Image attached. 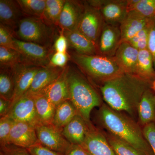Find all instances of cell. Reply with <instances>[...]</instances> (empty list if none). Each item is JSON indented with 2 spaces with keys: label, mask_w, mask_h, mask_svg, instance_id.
<instances>
[{
  "label": "cell",
  "mask_w": 155,
  "mask_h": 155,
  "mask_svg": "<svg viewBox=\"0 0 155 155\" xmlns=\"http://www.w3.org/2000/svg\"><path fill=\"white\" fill-rule=\"evenodd\" d=\"M152 82L134 74L124 73L100 86L107 105L119 112L127 113L134 119L143 94Z\"/></svg>",
  "instance_id": "6da1fadb"
},
{
  "label": "cell",
  "mask_w": 155,
  "mask_h": 155,
  "mask_svg": "<svg viewBox=\"0 0 155 155\" xmlns=\"http://www.w3.org/2000/svg\"><path fill=\"white\" fill-rule=\"evenodd\" d=\"M99 122L107 132L127 142L146 155H154L145 138L142 128L135 119L103 104L98 111Z\"/></svg>",
  "instance_id": "7a4b0ae2"
},
{
  "label": "cell",
  "mask_w": 155,
  "mask_h": 155,
  "mask_svg": "<svg viewBox=\"0 0 155 155\" xmlns=\"http://www.w3.org/2000/svg\"><path fill=\"white\" fill-rule=\"evenodd\" d=\"M70 101L78 115L90 122L92 110L103 104L97 92L80 72L69 67L68 74Z\"/></svg>",
  "instance_id": "3957f363"
},
{
  "label": "cell",
  "mask_w": 155,
  "mask_h": 155,
  "mask_svg": "<svg viewBox=\"0 0 155 155\" xmlns=\"http://www.w3.org/2000/svg\"><path fill=\"white\" fill-rule=\"evenodd\" d=\"M70 57L84 74L100 86L124 73L114 57L86 55L75 52Z\"/></svg>",
  "instance_id": "277c9868"
},
{
  "label": "cell",
  "mask_w": 155,
  "mask_h": 155,
  "mask_svg": "<svg viewBox=\"0 0 155 155\" xmlns=\"http://www.w3.org/2000/svg\"><path fill=\"white\" fill-rule=\"evenodd\" d=\"M17 29V34L20 40L51 47L54 38V28L40 18H22Z\"/></svg>",
  "instance_id": "5b68a950"
},
{
  "label": "cell",
  "mask_w": 155,
  "mask_h": 155,
  "mask_svg": "<svg viewBox=\"0 0 155 155\" xmlns=\"http://www.w3.org/2000/svg\"><path fill=\"white\" fill-rule=\"evenodd\" d=\"M15 49L21 54L23 63L44 67L50 64L51 52L50 48L33 43L14 39Z\"/></svg>",
  "instance_id": "8992f818"
},
{
  "label": "cell",
  "mask_w": 155,
  "mask_h": 155,
  "mask_svg": "<svg viewBox=\"0 0 155 155\" xmlns=\"http://www.w3.org/2000/svg\"><path fill=\"white\" fill-rule=\"evenodd\" d=\"M87 3L98 9L105 22L111 25H120L128 12L127 0H97Z\"/></svg>",
  "instance_id": "52a82bcc"
},
{
  "label": "cell",
  "mask_w": 155,
  "mask_h": 155,
  "mask_svg": "<svg viewBox=\"0 0 155 155\" xmlns=\"http://www.w3.org/2000/svg\"><path fill=\"white\" fill-rule=\"evenodd\" d=\"M7 116L14 121L25 122L35 127L40 124L33 95L26 92L11 105Z\"/></svg>",
  "instance_id": "ba28073f"
},
{
  "label": "cell",
  "mask_w": 155,
  "mask_h": 155,
  "mask_svg": "<svg viewBox=\"0 0 155 155\" xmlns=\"http://www.w3.org/2000/svg\"><path fill=\"white\" fill-rule=\"evenodd\" d=\"M105 23L99 10L86 2L77 29L97 46Z\"/></svg>",
  "instance_id": "9c48e42d"
},
{
  "label": "cell",
  "mask_w": 155,
  "mask_h": 155,
  "mask_svg": "<svg viewBox=\"0 0 155 155\" xmlns=\"http://www.w3.org/2000/svg\"><path fill=\"white\" fill-rule=\"evenodd\" d=\"M35 130L39 143L50 149L65 155L71 146L62 130L52 125L40 124Z\"/></svg>",
  "instance_id": "30bf717a"
},
{
  "label": "cell",
  "mask_w": 155,
  "mask_h": 155,
  "mask_svg": "<svg viewBox=\"0 0 155 155\" xmlns=\"http://www.w3.org/2000/svg\"><path fill=\"white\" fill-rule=\"evenodd\" d=\"M41 68L23 62L11 67L15 83V94L12 104L28 91L34 78Z\"/></svg>",
  "instance_id": "8fae6325"
},
{
  "label": "cell",
  "mask_w": 155,
  "mask_h": 155,
  "mask_svg": "<svg viewBox=\"0 0 155 155\" xmlns=\"http://www.w3.org/2000/svg\"><path fill=\"white\" fill-rule=\"evenodd\" d=\"M81 145L91 155H116L108 142L105 132L97 128L91 122Z\"/></svg>",
  "instance_id": "7c38bea8"
},
{
  "label": "cell",
  "mask_w": 155,
  "mask_h": 155,
  "mask_svg": "<svg viewBox=\"0 0 155 155\" xmlns=\"http://www.w3.org/2000/svg\"><path fill=\"white\" fill-rule=\"evenodd\" d=\"M121 43L119 25L105 23L97 44L98 55L114 57Z\"/></svg>",
  "instance_id": "4fadbf2b"
},
{
  "label": "cell",
  "mask_w": 155,
  "mask_h": 155,
  "mask_svg": "<svg viewBox=\"0 0 155 155\" xmlns=\"http://www.w3.org/2000/svg\"><path fill=\"white\" fill-rule=\"evenodd\" d=\"M38 143L39 142L34 126L25 122L14 121L9 144L28 149Z\"/></svg>",
  "instance_id": "5bb4252c"
},
{
  "label": "cell",
  "mask_w": 155,
  "mask_h": 155,
  "mask_svg": "<svg viewBox=\"0 0 155 155\" xmlns=\"http://www.w3.org/2000/svg\"><path fill=\"white\" fill-rule=\"evenodd\" d=\"M68 69L69 67H65L63 72L55 81L38 93L47 97L56 107L65 101L70 100L67 77Z\"/></svg>",
  "instance_id": "9a60e30c"
},
{
  "label": "cell",
  "mask_w": 155,
  "mask_h": 155,
  "mask_svg": "<svg viewBox=\"0 0 155 155\" xmlns=\"http://www.w3.org/2000/svg\"><path fill=\"white\" fill-rule=\"evenodd\" d=\"M84 10V4L78 1H66L59 19L58 26L63 31L77 29Z\"/></svg>",
  "instance_id": "2e32d148"
},
{
  "label": "cell",
  "mask_w": 155,
  "mask_h": 155,
  "mask_svg": "<svg viewBox=\"0 0 155 155\" xmlns=\"http://www.w3.org/2000/svg\"><path fill=\"white\" fill-rule=\"evenodd\" d=\"M150 19L135 11H129L125 19L119 25L121 43L128 42L142 30Z\"/></svg>",
  "instance_id": "e0dca14e"
},
{
  "label": "cell",
  "mask_w": 155,
  "mask_h": 155,
  "mask_svg": "<svg viewBox=\"0 0 155 155\" xmlns=\"http://www.w3.org/2000/svg\"><path fill=\"white\" fill-rule=\"evenodd\" d=\"M65 67H54L51 64L41 67L34 78L27 92L31 94L38 93L55 81L63 72Z\"/></svg>",
  "instance_id": "ac0fdd59"
},
{
  "label": "cell",
  "mask_w": 155,
  "mask_h": 155,
  "mask_svg": "<svg viewBox=\"0 0 155 155\" xmlns=\"http://www.w3.org/2000/svg\"><path fill=\"white\" fill-rule=\"evenodd\" d=\"M17 1H0V21L12 31L17 28L19 22L22 19L23 14Z\"/></svg>",
  "instance_id": "d6986e66"
},
{
  "label": "cell",
  "mask_w": 155,
  "mask_h": 155,
  "mask_svg": "<svg viewBox=\"0 0 155 155\" xmlns=\"http://www.w3.org/2000/svg\"><path fill=\"white\" fill-rule=\"evenodd\" d=\"M139 51L127 42L119 45L115 54V58L124 73L135 75Z\"/></svg>",
  "instance_id": "ffe728a7"
},
{
  "label": "cell",
  "mask_w": 155,
  "mask_h": 155,
  "mask_svg": "<svg viewBox=\"0 0 155 155\" xmlns=\"http://www.w3.org/2000/svg\"><path fill=\"white\" fill-rule=\"evenodd\" d=\"M90 122H87L77 114L62 129V134L71 144L81 145L85 139Z\"/></svg>",
  "instance_id": "44dd1931"
},
{
  "label": "cell",
  "mask_w": 155,
  "mask_h": 155,
  "mask_svg": "<svg viewBox=\"0 0 155 155\" xmlns=\"http://www.w3.org/2000/svg\"><path fill=\"white\" fill-rule=\"evenodd\" d=\"M69 45L75 50V52L86 55L98 54L97 45L78 29L63 31Z\"/></svg>",
  "instance_id": "7402d4cb"
},
{
  "label": "cell",
  "mask_w": 155,
  "mask_h": 155,
  "mask_svg": "<svg viewBox=\"0 0 155 155\" xmlns=\"http://www.w3.org/2000/svg\"><path fill=\"white\" fill-rule=\"evenodd\" d=\"M138 123L143 128L148 124H155V92L151 87L142 97L137 108Z\"/></svg>",
  "instance_id": "603a6c76"
},
{
  "label": "cell",
  "mask_w": 155,
  "mask_h": 155,
  "mask_svg": "<svg viewBox=\"0 0 155 155\" xmlns=\"http://www.w3.org/2000/svg\"><path fill=\"white\" fill-rule=\"evenodd\" d=\"M33 95L38 117L41 124L52 125L56 107L41 93Z\"/></svg>",
  "instance_id": "cb8c5ba5"
},
{
  "label": "cell",
  "mask_w": 155,
  "mask_h": 155,
  "mask_svg": "<svg viewBox=\"0 0 155 155\" xmlns=\"http://www.w3.org/2000/svg\"><path fill=\"white\" fill-rule=\"evenodd\" d=\"M135 75L152 82L155 79L152 56L147 49L139 51Z\"/></svg>",
  "instance_id": "d4e9b609"
},
{
  "label": "cell",
  "mask_w": 155,
  "mask_h": 155,
  "mask_svg": "<svg viewBox=\"0 0 155 155\" xmlns=\"http://www.w3.org/2000/svg\"><path fill=\"white\" fill-rule=\"evenodd\" d=\"M77 114V111L71 101H65L56 107L52 125L62 130Z\"/></svg>",
  "instance_id": "484cf974"
},
{
  "label": "cell",
  "mask_w": 155,
  "mask_h": 155,
  "mask_svg": "<svg viewBox=\"0 0 155 155\" xmlns=\"http://www.w3.org/2000/svg\"><path fill=\"white\" fill-rule=\"evenodd\" d=\"M15 94V83L11 67H1L0 97L12 102Z\"/></svg>",
  "instance_id": "4316f807"
},
{
  "label": "cell",
  "mask_w": 155,
  "mask_h": 155,
  "mask_svg": "<svg viewBox=\"0 0 155 155\" xmlns=\"http://www.w3.org/2000/svg\"><path fill=\"white\" fill-rule=\"evenodd\" d=\"M65 0H47L42 20L48 25H58Z\"/></svg>",
  "instance_id": "83f0119b"
},
{
  "label": "cell",
  "mask_w": 155,
  "mask_h": 155,
  "mask_svg": "<svg viewBox=\"0 0 155 155\" xmlns=\"http://www.w3.org/2000/svg\"><path fill=\"white\" fill-rule=\"evenodd\" d=\"M108 142L116 155H146L116 136L105 132Z\"/></svg>",
  "instance_id": "f1b7e54d"
},
{
  "label": "cell",
  "mask_w": 155,
  "mask_h": 155,
  "mask_svg": "<svg viewBox=\"0 0 155 155\" xmlns=\"http://www.w3.org/2000/svg\"><path fill=\"white\" fill-rule=\"evenodd\" d=\"M23 14L28 17L42 19L45 8V0H18Z\"/></svg>",
  "instance_id": "f546056e"
},
{
  "label": "cell",
  "mask_w": 155,
  "mask_h": 155,
  "mask_svg": "<svg viewBox=\"0 0 155 155\" xmlns=\"http://www.w3.org/2000/svg\"><path fill=\"white\" fill-rule=\"evenodd\" d=\"M128 11H135L148 19H155V0H127Z\"/></svg>",
  "instance_id": "4dcf8cb0"
},
{
  "label": "cell",
  "mask_w": 155,
  "mask_h": 155,
  "mask_svg": "<svg viewBox=\"0 0 155 155\" xmlns=\"http://www.w3.org/2000/svg\"><path fill=\"white\" fill-rule=\"evenodd\" d=\"M22 62L21 54L17 50L0 46L1 67H11Z\"/></svg>",
  "instance_id": "1f68e13d"
},
{
  "label": "cell",
  "mask_w": 155,
  "mask_h": 155,
  "mask_svg": "<svg viewBox=\"0 0 155 155\" xmlns=\"http://www.w3.org/2000/svg\"><path fill=\"white\" fill-rule=\"evenodd\" d=\"M152 19H150L145 26L127 42L138 51L147 49Z\"/></svg>",
  "instance_id": "d6a6232c"
},
{
  "label": "cell",
  "mask_w": 155,
  "mask_h": 155,
  "mask_svg": "<svg viewBox=\"0 0 155 155\" xmlns=\"http://www.w3.org/2000/svg\"><path fill=\"white\" fill-rule=\"evenodd\" d=\"M14 121L8 116L1 117L0 119V144L1 147L9 144L10 134Z\"/></svg>",
  "instance_id": "836d02e7"
},
{
  "label": "cell",
  "mask_w": 155,
  "mask_h": 155,
  "mask_svg": "<svg viewBox=\"0 0 155 155\" xmlns=\"http://www.w3.org/2000/svg\"><path fill=\"white\" fill-rule=\"evenodd\" d=\"M12 31L0 23V46L15 49Z\"/></svg>",
  "instance_id": "e575fe53"
},
{
  "label": "cell",
  "mask_w": 155,
  "mask_h": 155,
  "mask_svg": "<svg viewBox=\"0 0 155 155\" xmlns=\"http://www.w3.org/2000/svg\"><path fill=\"white\" fill-rule=\"evenodd\" d=\"M145 138L148 143L155 155V124H148L142 128Z\"/></svg>",
  "instance_id": "d590c367"
},
{
  "label": "cell",
  "mask_w": 155,
  "mask_h": 155,
  "mask_svg": "<svg viewBox=\"0 0 155 155\" xmlns=\"http://www.w3.org/2000/svg\"><path fill=\"white\" fill-rule=\"evenodd\" d=\"M1 151L4 155H31L27 149L13 144L1 147Z\"/></svg>",
  "instance_id": "8d00e7d4"
},
{
  "label": "cell",
  "mask_w": 155,
  "mask_h": 155,
  "mask_svg": "<svg viewBox=\"0 0 155 155\" xmlns=\"http://www.w3.org/2000/svg\"><path fill=\"white\" fill-rule=\"evenodd\" d=\"M31 155H65L55 151L38 143L27 149Z\"/></svg>",
  "instance_id": "74e56055"
},
{
  "label": "cell",
  "mask_w": 155,
  "mask_h": 155,
  "mask_svg": "<svg viewBox=\"0 0 155 155\" xmlns=\"http://www.w3.org/2000/svg\"><path fill=\"white\" fill-rule=\"evenodd\" d=\"M69 58L67 53L55 52L51 57L50 64L54 67L64 68L66 67Z\"/></svg>",
  "instance_id": "f35d334b"
},
{
  "label": "cell",
  "mask_w": 155,
  "mask_h": 155,
  "mask_svg": "<svg viewBox=\"0 0 155 155\" xmlns=\"http://www.w3.org/2000/svg\"><path fill=\"white\" fill-rule=\"evenodd\" d=\"M147 49L152 56L154 67L155 70V19H152Z\"/></svg>",
  "instance_id": "ab89813d"
},
{
  "label": "cell",
  "mask_w": 155,
  "mask_h": 155,
  "mask_svg": "<svg viewBox=\"0 0 155 155\" xmlns=\"http://www.w3.org/2000/svg\"><path fill=\"white\" fill-rule=\"evenodd\" d=\"M68 45V40L63 32V33H61L55 41L54 49L56 52L66 53Z\"/></svg>",
  "instance_id": "60d3db41"
},
{
  "label": "cell",
  "mask_w": 155,
  "mask_h": 155,
  "mask_svg": "<svg viewBox=\"0 0 155 155\" xmlns=\"http://www.w3.org/2000/svg\"><path fill=\"white\" fill-rule=\"evenodd\" d=\"M65 155H91L81 145L71 144Z\"/></svg>",
  "instance_id": "b9f144b4"
},
{
  "label": "cell",
  "mask_w": 155,
  "mask_h": 155,
  "mask_svg": "<svg viewBox=\"0 0 155 155\" xmlns=\"http://www.w3.org/2000/svg\"><path fill=\"white\" fill-rule=\"evenodd\" d=\"M12 101L0 97V116H7L11 109Z\"/></svg>",
  "instance_id": "7bdbcfd3"
},
{
  "label": "cell",
  "mask_w": 155,
  "mask_h": 155,
  "mask_svg": "<svg viewBox=\"0 0 155 155\" xmlns=\"http://www.w3.org/2000/svg\"><path fill=\"white\" fill-rule=\"evenodd\" d=\"M152 89L155 92V79L153 81L151 85Z\"/></svg>",
  "instance_id": "ee69618b"
},
{
  "label": "cell",
  "mask_w": 155,
  "mask_h": 155,
  "mask_svg": "<svg viewBox=\"0 0 155 155\" xmlns=\"http://www.w3.org/2000/svg\"><path fill=\"white\" fill-rule=\"evenodd\" d=\"M0 155H4V154H3V153H2V152L1 151L0 152Z\"/></svg>",
  "instance_id": "f6af8a7d"
}]
</instances>
